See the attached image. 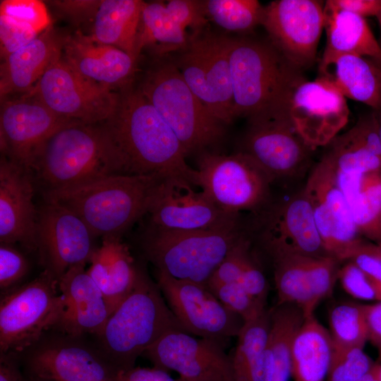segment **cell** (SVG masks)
Instances as JSON below:
<instances>
[{"instance_id": "cell-1", "label": "cell", "mask_w": 381, "mask_h": 381, "mask_svg": "<svg viewBox=\"0 0 381 381\" xmlns=\"http://www.w3.org/2000/svg\"><path fill=\"white\" fill-rule=\"evenodd\" d=\"M100 124L123 174H159L183 186H197V170L186 163L176 135L134 82L119 89L113 113Z\"/></svg>"}, {"instance_id": "cell-2", "label": "cell", "mask_w": 381, "mask_h": 381, "mask_svg": "<svg viewBox=\"0 0 381 381\" xmlns=\"http://www.w3.org/2000/svg\"><path fill=\"white\" fill-rule=\"evenodd\" d=\"M229 66L234 114L249 123L289 119L291 98L306 80L270 42L250 37H231Z\"/></svg>"}, {"instance_id": "cell-3", "label": "cell", "mask_w": 381, "mask_h": 381, "mask_svg": "<svg viewBox=\"0 0 381 381\" xmlns=\"http://www.w3.org/2000/svg\"><path fill=\"white\" fill-rule=\"evenodd\" d=\"M169 181L173 180L159 174H115L73 188L44 191L43 197L44 202L77 214L95 237H121L149 214Z\"/></svg>"}, {"instance_id": "cell-4", "label": "cell", "mask_w": 381, "mask_h": 381, "mask_svg": "<svg viewBox=\"0 0 381 381\" xmlns=\"http://www.w3.org/2000/svg\"><path fill=\"white\" fill-rule=\"evenodd\" d=\"M31 171L44 192L123 174L115 150L101 124L77 122L62 126L45 141Z\"/></svg>"}, {"instance_id": "cell-5", "label": "cell", "mask_w": 381, "mask_h": 381, "mask_svg": "<svg viewBox=\"0 0 381 381\" xmlns=\"http://www.w3.org/2000/svg\"><path fill=\"white\" fill-rule=\"evenodd\" d=\"M137 87L174 131L186 156L207 152L224 138L226 126L190 90L171 54L153 57Z\"/></svg>"}, {"instance_id": "cell-6", "label": "cell", "mask_w": 381, "mask_h": 381, "mask_svg": "<svg viewBox=\"0 0 381 381\" xmlns=\"http://www.w3.org/2000/svg\"><path fill=\"white\" fill-rule=\"evenodd\" d=\"M171 330L184 331L157 284L141 271L134 289L110 315L99 336L109 361L120 370L133 368L139 356Z\"/></svg>"}, {"instance_id": "cell-7", "label": "cell", "mask_w": 381, "mask_h": 381, "mask_svg": "<svg viewBox=\"0 0 381 381\" xmlns=\"http://www.w3.org/2000/svg\"><path fill=\"white\" fill-rule=\"evenodd\" d=\"M245 232L241 221L205 231H169L148 225L143 236L142 248L156 270L178 279L207 285Z\"/></svg>"}, {"instance_id": "cell-8", "label": "cell", "mask_w": 381, "mask_h": 381, "mask_svg": "<svg viewBox=\"0 0 381 381\" xmlns=\"http://www.w3.org/2000/svg\"><path fill=\"white\" fill-rule=\"evenodd\" d=\"M64 310L59 279L45 269L37 277L11 289L0 302V351L20 353L56 327Z\"/></svg>"}, {"instance_id": "cell-9", "label": "cell", "mask_w": 381, "mask_h": 381, "mask_svg": "<svg viewBox=\"0 0 381 381\" xmlns=\"http://www.w3.org/2000/svg\"><path fill=\"white\" fill-rule=\"evenodd\" d=\"M196 170L197 186L226 212H262L270 205V185L273 181L255 162L241 151L230 155L202 152Z\"/></svg>"}, {"instance_id": "cell-10", "label": "cell", "mask_w": 381, "mask_h": 381, "mask_svg": "<svg viewBox=\"0 0 381 381\" xmlns=\"http://www.w3.org/2000/svg\"><path fill=\"white\" fill-rule=\"evenodd\" d=\"M231 37L210 32L190 35L172 58L183 78L207 109L225 126L235 119L229 66Z\"/></svg>"}, {"instance_id": "cell-11", "label": "cell", "mask_w": 381, "mask_h": 381, "mask_svg": "<svg viewBox=\"0 0 381 381\" xmlns=\"http://www.w3.org/2000/svg\"><path fill=\"white\" fill-rule=\"evenodd\" d=\"M30 92L57 116L85 124H97L107 119L119 99V90L85 78L61 56Z\"/></svg>"}, {"instance_id": "cell-12", "label": "cell", "mask_w": 381, "mask_h": 381, "mask_svg": "<svg viewBox=\"0 0 381 381\" xmlns=\"http://www.w3.org/2000/svg\"><path fill=\"white\" fill-rule=\"evenodd\" d=\"M303 191L327 253L346 262L363 241L335 172L322 158L311 170Z\"/></svg>"}, {"instance_id": "cell-13", "label": "cell", "mask_w": 381, "mask_h": 381, "mask_svg": "<svg viewBox=\"0 0 381 381\" xmlns=\"http://www.w3.org/2000/svg\"><path fill=\"white\" fill-rule=\"evenodd\" d=\"M157 284L183 329L223 341L238 335L243 320L227 309L206 285L156 270Z\"/></svg>"}, {"instance_id": "cell-14", "label": "cell", "mask_w": 381, "mask_h": 381, "mask_svg": "<svg viewBox=\"0 0 381 381\" xmlns=\"http://www.w3.org/2000/svg\"><path fill=\"white\" fill-rule=\"evenodd\" d=\"M324 6L317 0H276L265 7L261 25L270 42L301 71L315 60L324 28Z\"/></svg>"}, {"instance_id": "cell-15", "label": "cell", "mask_w": 381, "mask_h": 381, "mask_svg": "<svg viewBox=\"0 0 381 381\" xmlns=\"http://www.w3.org/2000/svg\"><path fill=\"white\" fill-rule=\"evenodd\" d=\"M223 343L171 330L143 354L155 367L176 372L181 381H235L231 356L226 353Z\"/></svg>"}, {"instance_id": "cell-16", "label": "cell", "mask_w": 381, "mask_h": 381, "mask_svg": "<svg viewBox=\"0 0 381 381\" xmlns=\"http://www.w3.org/2000/svg\"><path fill=\"white\" fill-rule=\"evenodd\" d=\"M71 123L54 114L31 92L1 100V155L31 170L45 141L58 129Z\"/></svg>"}, {"instance_id": "cell-17", "label": "cell", "mask_w": 381, "mask_h": 381, "mask_svg": "<svg viewBox=\"0 0 381 381\" xmlns=\"http://www.w3.org/2000/svg\"><path fill=\"white\" fill-rule=\"evenodd\" d=\"M271 258L277 305L298 306L305 317L314 314L338 279L339 261L331 256L315 257L278 250H265Z\"/></svg>"}, {"instance_id": "cell-18", "label": "cell", "mask_w": 381, "mask_h": 381, "mask_svg": "<svg viewBox=\"0 0 381 381\" xmlns=\"http://www.w3.org/2000/svg\"><path fill=\"white\" fill-rule=\"evenodd\" d=\"M87 224L70 210L44 202L38 210L37 244L42 261L59 279L71 267L86 265L96 249Z\"/></svg>"}, {"instance_id": "cell-19", "label": "cell", "mask_w": 381, "mask_h": 381, "mask_svg": "<svg viewBox=\"0 0 381 381\" xmlns=\"http://www.w3.org/2000/svg\"><path fill=\"white\" fill-rule=\"evenodd\" d=\"M346 97L329 83L304 80L294 90L289 117L296 132L313 150L327 145L346 125Z\"/></svg>"}, {"instance_id": "cell-20", "label": "cell", "mask_w": 381, "mask_h": 381, "mask_svg": "<svg viewBox=\"0 0 381 381\" xmlns=\"http://www.w3.org/2000/svg\"><path fill=\"white\" fill-rule=\"evenodd\" d=\"M241 152L255 162L272 181L298 176L307 167L311 150L289 119L250 122Z\"/></svg>"}, {"instance_id": "cell-21", "label": "cell", "mask_w": 381, "mask_h": 381, "mask_svg": "<svg viewBox=\"0 0 381 381\" xmlns=\"http://www.w3.org/2000/svg\"><path fill=\"white\" fill-rule=\"evenodd\" d=\"M264 212L260 241L265 250L330 256L325 248L303 189L286 200L270 205Z\"/></svg>"}, {"instance_id": "cell-22", "label": "cell", "mask_w": 381, "mask_h": 381, "mask_svg": "<svg viewBox=\"0 0 381 381\" xmlns=\"http://www.w3.org/2000/svg\"><path fill=\"white\" fill-rule=\"evenodd\" d=\"M34 176L31 170L1 157L0 242L20 243L37 249L38 210L34 202Z\"/></svg>"}, {"instance_id": "cell-23", "label": "cell", "mask_w": 381, "mask_h": 381, "mask_svg": "<svg viewBox=\"0 0 381 381\" xmlns=\"http://www.w3.org/2000/svg\"><path fill=\"white\" fill-rule=\"evenodd\" d=\"M169 181L149 212V226L169 231H205L240 222V214L219 208L201 190Z\"/></svg>"}, {"instance_id": "cell-24", "label": "cell", "mask_w": 381, "mask_h": 381, "mask_svg": "<svg viewBox=\"0 0 381 381\" xmlns=\"http://www.w3.org/2000/svg\"><path fill=\"white\" fill-rule=\"evenodd\" d=\"M61 56L85 78L114 90L134 82L138 71V59L79 30L66 35Z\"/></svg>"}, {"instance_id": "cell-25", "label": "cell", "mask_w": 381, "mask_h": 381, "mask_svg": "<svg viewBox=\"0 0 381 381\" xmlns=\"http://www.w3.org/2000/svg\"><path fill=\"white\" fill-rule=\"evenodd\" d=\"M32 378L49 381H116L117 368L93 351L78 344H51L29 358Z\"/></svg>"}, {"instance_id": "cell-26", "label": "cell", "mask_w": 381, "mask_h": 381, "mask_svg": "<svg viewBox=\"0 0 381 381\" xmlns=\"http://www.w3.org/2000/svg\"><path fill=\"white\" fill-rule=\"evenodd\" d=\"M85 267H72L59 279L64 310L56 327L72 337L87 332L99 335L111 313L102 292Z\"/></svg>"}, {"instance_id": "cell-27", "label": "cell", "mask_w": 381, "mask_h": 381, "mask_svg": "<svg viewBox=\"0 0 381 381\" xmlns=\"http://www.w3.org/2000/svg\"><path fill=\"white\" fill-rule=\"evenodd\" d=\"M66 35L51 25L31 42L3 59L1 100L33 89L48 68L61 56Z\"/></svg>"}, {"instance_id": "cell-28", "label": "cell", "mask_w": 381, "mask_h": 381, "mask_svg": "<svg viewBox=\"0 0 381 381\" xmlns=\"http://www.w3.org/2000/svg\"><path fill=\"white\" fill-rule=\"evenodd\" d=\"M90 262L87 273L102 292L112 313L134 289L141 270L119 236L102 238Z\"/></svg>"}, {"instance_id": "cell-29", "label": "cell", "mask_w": 381, "mask_h": 381, "mask_svg": "<svg viewBox=\"0 0 381 381\" xmlns=\"http://www.w3.org/2000/svg\"><path fill=\"white\" fill-rule=\"evenodd\" d=\"M318 78L333 85L346 98L381 111V78L368 58L342 54L320 62Z\"/></svg>"}, {"instance_id": "cell-30", "label": "cell", "mask_w": 381, "mask_h": 381, "mask_svg": "<svg viewBox=\"0 0 381 381\" xmlns=\"http://www.w3.org/2000/svg\"><path fill=\"white\" fill-rule=\"evenodd\" d=\"M326 46L320 62L342 54H353L381 61V46L365 18L324 6Z\"/></svg>"}, {"instance_id": "cell-31", "label": "cell", "mask_w": 381, "mask_h": 381, "mask_svg": "<svg viewBox=\"0 0 381 381\" xmlns=\"http://www.w3.org/2000/svg\"><path fill=\"white\" fill-rule=\"evenodd\" d=\"M143 3L140 0L101 1L92 20L91 32L87 35L139 59L135 46Z\"/></svg>"}, {"instance_id": "cell-32", "label": "cell", "mask_w": 381, "mask_h": 381, "mask_svg": "<svg viewBox=\"0 0 381 381\" xmlns=\"http://www.w3.org/2000/svg\"><path fill=\"white\" fill-rule=\"evenodd\" d=\"M332 349L329 331L314 314L306 317L293 341L291 377L294 381H325Z\"/></svg>"}, {"instance_id": "cell-33", "label": "cell", "mask_w": 381, "mask_h": 381, "mask_svg": "<svg viewBox=\"0 0 381 381\" xmlns=\"http://www.w3.org/2000/svg\"><path fill=\"white\" fill-rule=\"evenodd\" d=\"M270 311L266 346L265 381H289L293 341L305 315L296 305H277Z\"/></svg>"}, {"instance_id": "cell-34", "label": "cell", "mask_w": 381, "mask_h": 381, "mask_svg": "<svg viewBox=\"0 0 381 381\" xmlns=\"http://www.w3.org/2000/svg\"><path fill=\"white\" fill-rule=\"evenodd\" d=\"M338 183L360 234L375 242L380 241L381 171L341 175Z\"/></svg>"}, {"instance_id": "cell-35", "label": "cell", "mask_w": 381, "mask_h": 381, "mask_svg": "<svg viewBox=\"0 0 381 381\" xmlns=\"http://www.w3.org/2000/svg\"><path fill=\"white\" fill-rule=\"evenodd\" d=\"M190 36L173 19L166 3L144 1L135 46L138 59L145 48L152 51L153 57L177 52L186 47Z\"/></svg>"}, {"instance_id": "cell-36", "label": "cell", "mask_w": 381, "mask_h": 381, "mask_svg": "<svg viewBox=\"0 0 381 381\" xmlns=\"http://www.w3.org/2000/svg\"><path fill=\"white\" fill-rule=\"evenodd\" d=\"M270 327V311L246 321L231 356L235 381H265V351Z\"/></svg>"}, {"instance_id": "cell-37", "label": "cell", "mask_w": 381, "mask_h": 381, "mask_svg": "<svg viewBox=\"0 0 381 381\" xmlns=\"http://www.w3.org/2000/svg\"><path fill=\"white\" fill-rule=\"evenodd\" d=\"M322 155L332 168L344 174H365L381 171V158L358 143L348 131L335 137Z\"/></svg>"}, {"instance_id": "cell-38", "label": "cell", "mask_w": 381, "mask_h": 381, "mask_svg": "<svg viewBox=\"0 0 381 381\" xmlns=\"http://www.w3.org/2000/svg\"><path fill=\"white\" fill-rule=\"evenodd\" d=\"M208 19L229 32H246L261 25L265 7L257 0H203Z\"/></svg>"}, {"instance_id": "cell-39", "label": "cell", "mask_w": 381, "mask_h": 381, "mask_svg": "<svg viewBox=\"0 0 381 381\" xmlns=\"http://www.w3.org/2000/svg\"><path fill=\"white\" fill-rule=\"evenodd\" d=\"M329 322L333 349H363L368 341L365 305L339 304L332 309Z\"/></svg>"}, {"instance_id": "cell-40", "label": "cell", "mask_w": 381, "mask_h": 381, "mask_svg": "<svg viewBox=\"0 0 381 381\" xmlns=\"http://www.w3.org/2000/svg\"><path fill=\"white\" fill-rule=\"evenodd\" d=\"M0 16L37 35H40L52 25L44 3L37 0L1 1Z\"/></svg>"}, {"instance_id": "cell-41", "label": "cell", "mask_w": 381, "mask_h": 381, "mask_svg": "<svg viewBox=\"0 0 381 381\" xmlns=\"http://www.w3.org/2000/svg\"><path fill=\"white\" fill-rule=\"evenodd\" d=\"M374 365L363 349H333L325 381H357Z\"/></svg>"}, {"instance_id": "cell-42", "label": "cell", "mask_w": 381, "mask_h": 381, "mask_svg": "<svg viewBox=\"0 0 381 381\" xmlns=\"http://www.w3.org/2000/svg\"><path fill=\"white\" fill-rule=\"evenodd\" d=\"M207 287L230 311L240 316L243 322L253 320L266 310V306L257 302L239 282L208 283Z\"/></svg>"}, {"instance_id": "cell-43", "label": "cell", "mask_w": 381, "mask_h": 381, "mask_svg": "<svg viewBox=\"0 0 381 381\" xmlns=\"http://www.w3.org/2000/svg\"><path fill=\"white\" fill-rule=\"evenodd\" d=\"M251 254V241L245 232L227 253L207 284L239 282Z\"/></svg>"}, {"instance_id": "cell-44", "label": "cell", "mask_w": 381, "mask_h": 381, "mask_svg": "<svg viewBox=\"0 0 381 381\" xmlns=\"http://www.w3.org/2000/svg\"><path fill=\"white\" fill-rule=\"evenodd\" d=\"M338 279L344 290L352 297L381 301V289L353 262L346 261L339 267Z\"/></svg>"}, {"instance_id": "cell-45", "label": "cell", "mask_w": 381, "mask_h": 381, "mask_svg": "<svg viewBox=\"0 0 381 381\" xmlns=\"http://www.w3.org/2000/svg\"><path fill=\"white\" fill-rule=\"evenodd\" d=\"M166 6L173 19L184 31L191 30L190 35L203 32L207 26L208 18L203 1L169 0Z\"/></svg>"}, {"instance_id": "cell-46", "label": "cell", "mask_w": 381, "mask_h": 381, "mask_svg": "<svg viewBox=\"0 0 381 381\" xmlns=\"http://www.w3.org/2000/svg\"><path fill=\"white\" fill-rule=\"evenodd\" d=\"M29 265L27 259L13 245H0V287L8 289L27 274Z\"/></svg>"}, {"instance_id": "cell-47", "label": "cell", "mask_w": 381, "mask_h": 381, "mask_svg": "<svg viewBox=\"0 0 381 381\" xmlns=\"http://www.w3.org/2000/svg\"><path fill=\"white\" fill-rule=\"evenodd\" d=\"M349 132L358 143L381 158V138L375 111L361 115Z\"/></svg>"}, {"instance_id": "cell-48", "label": "cell", "mask_w": 381, "mask_h": 381, "mask_svg": "<svg viewBox=\"0 0 381 381\" xmlns=\"http://www.w3.org/2000/svg\"><path fill=\"white\" fill-rule=\"evenodd\" d=\"M346 261L353 262L381 289V258L375 243L363 240L352 251Z\"/></svg>"}, {"instance_id": "cell-49", "label": "cell", "mask_w": 381, "mask_h": 381, "mask_svg": "<svg viewBox=\"0 0 381 381\" xmlns=\"http://www.w3.org/2000/svg\"><path fill=\"white\" fill-rule=\"evenodd\" d=\"M239 282L257 302L266 306L267 281L253 254L246 262Z\"/></svg>"}, {"instance_id": "cell-50", "label": "cell", "mask_w": 381, "mask_h": 381, "mask_svg": "<svg viewBox=\"0 0 381 381\" xmlns=\"http://www.w3.org/2000/svg\"><path fill=\"white\" fill-rule=\"evenodd\" d=\"M52 4L72 23L80 25L93 20L101 1H54Z\"/></svg>"}, {"instance_id": "cell-51", "label": "cell", "mask_w": 381, "mask_h": 381, "mask_svg": "<svg viewBox=\"0 0 381 381\" xmlns=\"http://www.w3.org/2000/svg\"><path fill=\"white\" fill-rule=\"evenodd\" d=\"M325 7L348 11L363 18L376 17L381 10V0H328Z\"/></svg>"}, {"instance_id": "cell-52", "label": "cell", "mask_w": 381, "mask_h": 381, "mask_svg": "<svg viewBox=\"0 0 381 381\" xmlns=\"http://www.w3.org/2000/svg\"><path fill=\"white\" fill-rule=\"evenodd\" d=\"M116 381H181V380L174 379L168 371L154 366L120 369L117 371Z\"/></svg>"}, {"instance_id": "cell-53", "label": "cell", "mask_w": 381, "mask_h": 381, "mask_svg": "<svg viewBox=\"0 0 381 381\" xmlns=\"http://www.w3.org/2000/svg\"><path fill=\"white\" fill-rule=\"evenodd\" d=\"M368 341L375 348L381 361V301L365 305Z\"/></svg>"}, {"instance_id": "cell-54", "label": "cell", "mask_w": 381, "mask_h": 381, "mask_svg": "<svg viewBox=\"0 0 381 381\" xmlns=\"http://www.w3.org/2000/svg\"><path fill=\"white\" fill-rule=\"evenodd\" d=\"M0 381H25L17 365L7 354L0 356Z\"/></svg>"}, {"instance_id": "cell-55", "label": "cell", "mask_w": 381, "mask_h": 381, "mask_svg": "<svg viewBox=\"0 0 381 381\" xmlns=\"http://www.w3.org/2000/svg\"><path fill=\"white\" fill-rule=\"evenodd\" d=\"M379 363H375L373 368L363 377L357 381H380L378 377Z\"/></svg>"}, {"instance_id": "cell-56", "label": "cell", "mask_w": 381, "mask_h": 381, "mask_svg": "<svg viewBox=\"0 0 381 381\" xmlns=\"http://www.w3.org/2000/svg\"><path fill=\"white\" fill-rule=\"evenodd\" d=\"M370 61L373 62V64L375 65L377 72H378V74L381 78V61H376V60H373V59H370Z\"/></svg>"}, {"instance_id": "cell-57", "label": "cell", "mask_w": 381, "mask_h": 381, "mask_svg": "<svg viewBox=\"0 0 381 381\" xmlns=\"http://www.w3.org/2000/svg\"><path fill=\"white\" fill-rule=\"evenodd\" d=\"M377 118H378V122H379V129H380V138H381V111H376Z\"/></svg>"}, {"instance_id": "cell-58", "label": "cell", "mask_w": 381, "mask_h": 381, "mask_svg": "<svg viewBox=\"0 0 381 381\" xmlns=\"http://www.w3.org/2000/svg\"><path fill=\"white\" fill-rule=\"evenodd\" d=\"M377 251L381 258V242L380 243H375Z\"/></svg>"}, {"instance_id": "cell-59", "label": "cell", "mask_w": 381, "mask_h": 381, "mask_svg": "<svg viewBox=\"0 0 381 381\" xmlns=\"http://www.w3.org/2000/svg\"><path fill=\"white\" fill-rule=\"evenodd\" d=\"M376 18H377L379 24L381 26V10L380 11L379 13L377 15Z\"/></svg>"}, {"instance_id": "cell-60", "label": "cell", "mask_w": 381, "mask_h": 381, "mask_svg": "<svg viewBox=\"0 0 381 381\" xmlns=\"http://www.w3.org/2000/svg\"><path fill=\"white\" fill-rule=\"evenodd\" d=\"M378 377L380 381H381V365L380 363L378 367Z\"/></svg>"}, {"instance_id": "cell-61", "label": "cell", "mask_w": 381, "mask_h": 381, "mask_svg": "<svg viewBox=\"0 0 381 381\" xmlns=\"http://www.w3.org/2000/svg\"><path fill=\"white\" fill-rule=\"evenodd\" d=\"M30 381H49V380H41L37 378H32Z\"/></svg>"}, {"instance_id": "cell-62", "label": "cell", "mask_w": 381, "mask_h": 381, "mask_svg": "<svg viewBox=\"0 0 381 381\" xmlns=\"http://www.w3.org/2000/svg\"><path fill=\"white\" fill-rule=\"evenodd\" d=\"M380 46H381V39H380Z\"/></svg>"}]
</instances>
